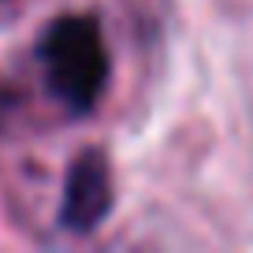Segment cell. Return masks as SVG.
Returning a JSON list of instances; mask_svg holds the SVG:
<instances>
[{"mask_svg":"<svg viewBox=\"0 0 253 253\" xmlns=\"http://www.w3.org/2000/svg\"><path fill=\"white\" fill-rule=\"evenodd\" d=\"M41 56L48 63L52 89L71 108L86 112L101 97L104 79H108V56H104L101 26L89 15L56 19L41 41Z\"/></svg>","mask_w":253,"mask_h":253,"instance_id":"cell-1","label":"cell"},{"mask_svg":"<svg viewBox=\"0 0 253 253\" xmlns=\"http://www.w3.org/2000/svg\"><path fill=\"white\" fill-rule=\"evenodd\" d=\"M112 205V182H108V164L97 149L75 157L71 171H67V186H63V209L60 220L67 231H93L104 220Z\"/></svg>","mask_w":253,"mask_h":253,"instance_id":"cell-2","label":"cell"}]
</instances>
